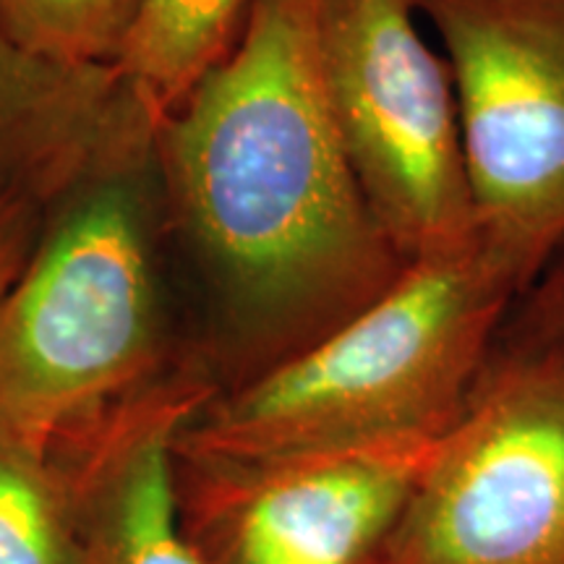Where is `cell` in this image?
I'll return each instance as SVG.
<instances>
[{"label":"cell","mask_w":564,"mask_h":564,"mask_svg":"<svg viewBox=\"0 0 564 564\" xmlns=\"http://www.w3.org/2000/svg\"><path fill=\"white\" fill-rule=\"evenodd\" d=\"M319 13L322 0H251L230 53L154 133L160 202L202 280L220 390L343 327L411 267L343 147Z\"/></svg>","instance_id":"1"},{"label":"cell","mask_w":564,"mask_h":564,"mask_svg":"<svg viewBox=\"0 0 564 564\" xmlns=\"http://www.w3.org/2000/svg\"><path fill=\"white\" fill-rule=\"evenodd\" d=\"M518 299L481 236L419 259L343 327L217 392L175 447L267 457L447 434Z\"/></svg>","instance_id":"2"},{"label":"cell","mask_w":564,"mask_h":564,"mask_svg":"<svg viewBox=\"0 0 564 564\" xmlns=\"http://www.w3.org/2000/svg\"><path fill=\"white\" fill-rule=\"evenodd\" d=\"M154 160L53 207L0 303V429L58 442L154 382L165 348Z\"/></svg>","instance_id":"3"},{"label":"cell","mask_w":564,"mask_h":564,"mask_svg":"<svg viewBox=\"0 0 564 564\" xmlns=\"http://www.w3.org/2000/svg\"><path fill=\"white\" fill-rule=\"evenodd\" d=\"M369 564H564V329L512 306Z\"/></svg>","instance_id":"4"},{"label":"cell","mask_w":564,"mask_h":564,"mask_svg":"<svg viewBox=\"0 0 564 564\" xmlns=\"http://www.w3.org/2000/svg\"><path fill=\"white\" fill-rule=\"evenodd\" d=\"M322 74L366 202L408 264L478 236L447 61L413 0H322Z\"/></svg>","instance_id":"5"},{"label":"cell","mask_w":564,"mask_h":564,"mask_svg":"<svg viewBox=\"0 0 564 564\" xmlns=\"http://www.w3.org/2000/svg\"><path fill=\"white\" fill-rule=\"evenodd\" d=\"M453 74L481 241L520 295L564 243V0H413Z\"/></svg>","instance_id":"6"},{"label":"cell","mask_w":564,"mask_h":564,"mask_svg":"<svg viewBox=\"0 0 564 564\" xmlns=\"http://www.w3.org/2000/svg\"><path fill=\"white\" fill-rule=\"evenodd\" d=\"M442 436L267 457L175 447L183 525L207 564H369Z\"/></svg>","instance_id":"7"},{"label":"cell","mask_w":564,"mask_h":564,"mask_svg":"<svg viewBox=\"0 0 564 564\" xmlns=\"http://www.w3.org/2000/svg\"><path fill=\"white\" fill-rule=\"evenodd\" d=\"M217 392L202 352L178 358L144 390L63 436L84 564H207L183 525L175 444Z\"/></svg>","instance_id":"8"},{"label":"cell","mask_w":564,"mask_h":564,"mask_svg":"<svg viewBox=\"0 0 564 564\" xmlns=\"http://www.w3.org/2000/svg\"><path fill=\"white\" fill-rule=\"evenodd\" d=\"M154 133L116 66L47 58L0 26V194L53 209L84 183L152 162Z\"/></svg>","instance_id":"9"},{"label":"cell","mask_w":564,"mask_h":564,"mask_svg":"<svg viewBox=\"0 0 564 564\" xmlns=\"http://www.w3.org/2000/svg\"><path fill=\"white\" fill-rule=\"evenodd\" d=\"M249 9L251 0H139L118 70L158 129L230 53Z\"/></svg>","instance_id":"10"},{"label":"cell","mask_w":564,"mask_h":564,"mask_svg":"<svg viewBox=\"0 0 564 564\" xmlns=\"http://www.w3.org/2000/svg\"><path fill=\"white\" fill-rule=\"evenodd\" d=\"M0 564H84L61 440L0 429Z\"/></svg>","instance_id":"11"},{"label":"cell","mask_w":564,"mask_h":564,"mask_svg":"<svg viewBox=\"0 0 564 564\" xmlns=\"http://www.w3.org/2000/svg\"><path fill=\"white\" fill-rule=\"evenodd\" d=\"M139 0H0V26L47 58L116 66L129 45Z\"/></svg>","instance_id":"12"},{"label":"cell","mask_w":564,"mask_h":564,"mask_svg":"<svg viewBox=\"0 0 564 564\" xmlns=\"http://www.w3.org/2000/svg\"><path fill=\"white\" fill-rule=\"evenodd\" d=\"M51 212L21 196L0 194V303L30 262Z\"/></svg>","instance_id":"13"},{"label":"cell","mask_w":564,"mask_h":564,"mask_svg":"<svg viewBox=\"0 0 564 564\" xmlns=\"http://www.w3.org/2000/svg\"><path fill=\"white\" fill-rule=\"evenodd\" d=\"M514 312L546 327L564 329V243L554 251L533 285L514 301Z\"/></svg>","instance_id":"14"}]
</instances>
